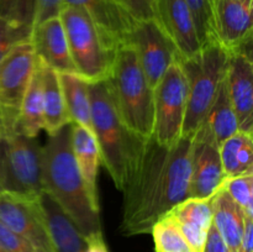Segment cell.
Listing matches in <instances>:
<instances>
[{
	"mask_svg": "<svg viewBox=\"0 0 253 252\" xmlns=\"http://www.w3.org/2000/svg\"><path fill=\"white\" fill-rule=\"evenodd\" d=\"M125 43L132 46L151 88L155 89L170 64L177 61V51L155 19L135 20Z\"/></svg>",
	"mask_w": 253,
	"mask_h": 252,
	"instance_id": "obj_10",
	"label": "cell"
},
{
	"mask_svg": "<svg viewBox=\"0 0 253 252\" xmlns=\"http://www.w3.org/2000/svg\"><path fill=\"white\" fill-rule=\"evenodd\" d=\"M43 103H42L41 68L37 61L36 71L32 76L24 99L21 101L17 120V130L27 137H37L43 130Z\"/></svg>",
	"mask_w": 253,
	"mask_h": 252,
	"instance_id": "obj_24",
	"label": "cell"
},
{
	"mask_svg": "<svg viewBox=\"0 0 253 252\" xmlns=\"http://www.w3.org/2000/svg\"><path fill=\"white\" fill-rule=\"evenodd\" d=\"M126 131L140 137L153 132V89L148 84L132 46L124 43L114 54L106 78Z\"/></svg>",
	"mask_w": 253,
	"mask_h": 252,
	"instance_id": "obj_3",
	"label": "cell"
},
{
	"mask_svg": "<svg viewBox=\"0 0 253 252\" xmlns=\"http://www.w3.org/2000/svg\"><path fill=\"white\" fill-rule=\"evenodd\" d=\"M62 1L63 0H35L34 26L51 17L58 16L62 9Z\"/></svg>",
	"mask_w": 253,
	"mask_h": 252,
	"instance_id": "obj_33",
	"label": "cell"
},
{
	"mask_svg": "<svg viewBox=\"0 0 253 252\" xmlns=\"http://www.w3.org/2000/svg\"><path fill=\"white\" fill-rule=\"evenodd\" d=\"M0 246L6 252H39L30 242L0 221Z\"/></svg>",
	"mask_w": 253,
	"mask_h": 252,
	"instance_id": "obj_32",
	"label": "cell"
},
{
	"mask_svg": "<svg viewBox=\"0 0 253 252\" xmlns=\"http://www.w3.org/2000/svg\"><path fill=\"white\" fill-rule=\"evenodd\" d=\"M230 52L216 41L202 47L194 57L180 59L188 83L183 136L192 137L204 123L226 74Z\"/></svg>",
	"mask_w": 253,
	"mask_h": 252,
	"instance_id": "obj_4",
	"label": "cell"
},
{
	"mask_svg": "<svg viewBox=\"0 0 253 252\" xmlns=\"http://www.w3.org/2000/svg\"><path fill=\"white\" fill-rule=\"evenodd\" d=\"M30 42L37 59L43 66L53 69L57 73L77 74L59 15L34 26Z\"/></svg>",
	"mask_w": 253,
	"mask_h": 252,
	"instance_id": "obj_16",
	"label": "cell"
},
{
	"mask_svg": "<svg viewBox=\"0 0 253 252\" xmlns=\"http://www.w3.org/2000/svg\"><path fill=\"white\" fill-rule=\"evenodd\" d=\"M35 0H0V16L34 27Z\"/></svg>",
	"mask_w": 253,
	"mask_h": 252,
	"instance_id": "obj_31",
	"label": "cell"
},
{
	"mask_svg": "<svg viewBox=\"0 0 253 252\" xmlns=\"http://www.w3.org/2000/svg\"><path fill=\"white\" fill-rule=\"evenodd\" d=\"M153 19L170 40L179 59L192 58L202 49L185 0H153Z\"/></svg>",
	"mask_w": 253,
	"mask_h": 252,
	"instance_id": "obj_14",
	"label": "cell"
},
{
	"mask_svg": "<svg viewBox=\"0 0 253 252\" xmlns=\"http://www.w3.org/2000/svg\"><path fill=\"white\" fill-rule=\"evenodd\" d=\"M245 212L225 190L224 184L212 200V225L231 252H240Z\"/></svg>",
	"mask_w": 253,
	"mask_h": 252,
	"instance_id": "obj_21",
	"label": "cell"
},
{
	"mask_svg": "<svg viewBox=\"0 0 253 252\" xmlns=\"http://www.w3.org/2000/svg\"><path fill=\"white\" fill-rule=\"evenodd\" d=\"M224 188L245 214L253 216V173L226 178Z\"/></svg>",
	"mask_w": 253,
	"mask_h": 252,
	"instance_id": "obj_27",
	"label": "cell"
},
{
	"mask_svg": "<svg viewBox=\"0 0 253 252\" xmlns=\"http://www.w3.org/2000/svg\"><path fill=\"white\" fill-rule=\"evenodd\" d=\"M0 187L2 192L36 199L43 193L42 146L19 130L0 138Z\"/></svg>",
	"mask_w": 253,
	"mask_h": 252,
	"instance_id": "obj_7",
	"label": "cell"
},
{
	"mask_svg": "<svg viewBox=\"0 0 253 252\" xmlns=\"http://www.w3.org/2000/svg\"><path fill=\"white\" fill-rule=\"evenodd\" d=\"M214 195L207 198H187L168 212L177 221L192 252L204 251L208 232L212 225Z\"/></svg>",
	"mask_w": 253,
	"mask_h": 252,
	"instance_id": "obj_19",
	"label": "cell"
},
{
	"mask_svg": "<svg viewBox=\"0 0 253 252\" xmlns=\"http://www.w3.org/2000/svg\"><path fill=\"white\" fill-rule=\"evenodd\" d=\"M0 221L39 252H54L40 215L36 199L0 193Z\"/></svg>",
	"mask_w": 253,
	"mask_h": 252,
	"instance_id": "obj_13",
	"label": "cell"
},
{
	"mask_svg": "<svg viewBox=\"0 0 253 252\" xmlns=\"http://www.w3.org/2000/svg\"><path fill=\"white\" fill-rule=\"evenodd\" d=\"M251 133L241 132L237 131L235 135L225 140L224 142L219 145L220 160H221L222 170H224L225 178H232L236 175H242L241 169H240L239 161H237V155L239 150L244 142L245 137Z\"/></svg>",
	"mask_w": 253,
	"mask_h": 252,
	"instance_id": "obj_30",
	"label": "cell"
},
{
	"mask_svg": "<svg viewBox=\"0 0 253 252\" xmlns=\"http://www.w3.org/2000/svg\"><path fill=\"white\" fill-rule=\"evenodd\" d=\"M118 2L135 20L153 19L152 0H118Z\"/></svg>",
	"mask_w": 253,
	"mask_h": 252,
	"instance_id": "obj_34",
	"label": "cell"
},
{
	"mask_svg": "<svg viewBox=\"0 0 253 252\" xmlns=\"http://www.w3.org/2000/svg\"><path fill=\"white\" fill-rule=\"evenodd\" d=\"M155 252H192L177 221L170 214L161 217L151 229Z\"/></svg>",
	"mask_w": 253,
	"mask_h": 252,
	"instance_id": "obj_26",
	"label": "cell"
},
{
	"mask_svg": "<svg viewBox=\"0 0 253 252\" xmlns=\"http://www.w3.org/2000/svg\"><path fill=\"white\" fill-rule=\"evenodd\" d=\"M39 61V59H37ZM42 79V103H43V123L47 135H53L71 124L63 93H62L59 74L53 69L43 66L39 61Z\"/></svg>",
	"mask_w": 253,
	"mask_h": 252,
	"instance_id": "obj_22",
	"label": "cell"
},
{
	"mask_svg": "<svg viewBox=\"0 0 253 252\" xmlns=\"http://www.w3.org/2000/svg\"><path fill=\"white\" fill-rule=\"evenodd\" d=\"M5 123H4V116H2V109L1 104H0V138H2L5 136Z\"/></svg>",
	"mask_w": 253,
	"mask_h": 252,
	"instance_id": "obj_38",
	"label": "cell"
},
{
	"mask_svg": "<svg viewBox=\"0 0 253 252\" xmlns=\"http://www.w3.org/2000/svg\"><path fill=\"white\" fill-rule=\"evenodd\" d=\"M32 27L0 16V61L17 44L31 40Z\"/></svg>",
	"mask_w": 253,
	"mask_h": 252,
	"instance_id": "obj_29",
	"label": "cell"
},
{
	"mask_svg": "<svg viewBox=\"0 0 253 252\" xmlns=\"http://www.w3.org/2000/svg\"><path fill=\"white\" fill-rule=\"evenodd\" d=\"M63 5L83 9L115 49L125 43L135 22L118 0H63Z\"/></svg>",
	"mask_w": 253,
	"mask_h": 252,
	"instance_id": "obj_17",
	"label": "cell"
},
{
	"mask_svg": "<svg viewBox=\"0 0 253 252\" xmlns=\"http://www.w3.org/2000/svg\"><path fill=\"white\" fill-rule=\"evenodd\" d=\"M187 103V77L178 58L153 89L152 136L160 145L173 146L183 137Z\"/></svg>",
	"mask_w": 253,
	"mask_h": 252,
	"instance_id": "obj_8",
	"label": "cell"
},
{
	"mask_svg": "<svg viewBox=\"0 0 253 252\" xmlns=\"http://www.w3.org/2000/svg\"><path fill=\"white\" fill-rule=\"evenodd\" d=\"M152 2H153V0H152Z\"/></svg>",
	"mask_w": 253,
	"mask_h": 252,
	"instance_id": "obj_41",
	"label": "cell"
},
{
	"mask_svg": "<svg viewBox=\"0 0 253 252\" xmlns=\"http://www.w3.org/2000/svg\"><path fill=\"white\" fill-rule=\"evenodd\" d=\"M85 240L86 247L83 252H109L103 234L88 237Z\"/></svg>",
	"mask_w": 253,
	"mask_h": 252,
	"instance_id": "obj_37",
	"label": "cell"
},
{
	"mask_svg": "<svg viewBox=\"0 0 253 252\" xmlns=\"http://www.w3.org/2000/svg\"><path fill=\"white\" fill-rule=\"evenodd\" d=\"M204 121L210 127L219 145L239 131L236 114H235L234 106L230 100L225 78L222 79L221 84H220L214 103H212Z\"/></svg>",
	"mask_w": 253,
	"mask_h": 252,
	"instance_id": "obj_25",
	"label": "cell"
},
{
	"mask_svg": "<svg viewBox=\"0 0 253 252\" xmlns=\"http://www.w3.org/2000/svg\"><path fill=\"white\" fill-rule=\"evenodd\" d=\"M71 58L78 76L89 83L108 78L116 49L83 9L63 5L59 11Z\"/></svg>",
	"mask_w": 253,
	"mask_h": 252,
	"instance_id": "obj_5",
	"label": "cell"
},
{
	"mask_svg": "<svg viewBox=\"0 0 253 252\" xmlns=\"http://www.w3.org/2000/svg\"><path fill=\"white\" fill-rule=\"evenodd\" d=\"M0 193H2V189H1V187H0Z\"/></svg>",
	"mask_w": 253,
	"mask_h": 252,
	"instance_id": "obj_40",
	"label": "cell"
},
{
	"mask_svg": "<svg viewBox=\"0 0 253 252\" xmlns=\"http://www.w3.org/2000/svg\"><path fill=\"white\" fill-rule=\"evenodd\" d=\"M37 67L31 42L20 43L0 61V104L5 135L17 130L20 106Z\"/></svg>",
	"mask_w": 253,
	"mask_h": 252,
	"instance_id": "obj_9",
	"label": "cell"
},
{
	"mask_svg": "<svg viewBox=\"0 0 253 252\" xmlns=\"http://www.w3.org/2000/svg\"><path fill=\"white\" fill-rule=\"evenodd\" d=\"M58 74L71 124H77L93 133L89 82L76 73Z\"/></svg>",
	"mask_w": 253,
	"mask_h": 252,
	"instance_id": "obj_23",
	"label": "cell"
},
{
	"mask_svg": "<svg viewBox=\"0 0 253 252\" xmlns=\"http://www.w3.org/2000/svg\"><path fill=\"white\" fill-rule=\"evenodd\" d=\"M240 252H253V216L245 214Z\"/></svg>",
	"mask_w": 253,
	"mask_h": 252,
	"instance_id": "obj_36",
	"label": "cell"
},
{
	"mask_svg": "<svg viewBox=\"0 0 253 252\" xmlns=\"http://www.w3.org/2000/svg\"><path fill=\"white\" fill-rule=\"evenodd\" d=\"M212 1L214 0H185L192 12L198 39L202 47L215 41L211 22Z\"/></svg>",
	"mask_w": 253,
	"mask_h": 252,
	"instance_id": "obj_28",
	"label": "cell"
},
{
	"mask_svg": "<svg viewBox=\"0 0 253 252\" xmlns=\"http://www.w3.org/2000/svg\"><path fill=\"white\" fill-rule=\"evenodd\" d=\"M0 252H6V251H5V250H4V249H2V247H1V246H0Z\"/></svg>",
	"mask_w": 253,
	"mask_h": 252,
	"instance_id": "obj_39",
	"label": "cell"
},
{
	"mask_svg": "<svg viewBox=\"0 0 253 252\" xmlns=\"http://www.w3.org/2000/svg\"><path fill=\"white\" fill-rule=\"evenodd\" d=\"M71 145L74 160L85 183L89 197L95 207L100 208L98 193V172L101 160L95 137L86 128L77 124H71Z\"/></svg>",
	"mask_w": 253,
	"mask_h": 252,
	"instance_id": "obj_20",
	"label": "cell"
},
{
	"mask_svg": "<svg viewBox=\"0 0 253 252\" xmlns=\"http://www.w3.org/2000/svg\"><path fill=\"white\" fill-rule=\"evenodd\" d=\"M225 179L219 143L204 121L192 136L189 198H207L215 194Z\"/></svg>",
	"mask_w": 253,
	"mask_h": 252,
	"instance_id": "obj_11",
	"label": "cell"
},
{
	"mask_svg": "<svg viewBox=\"0 0 253 252\" xmlns=\"http://www.w3.org/2000/svg\"><path fill=\"white\" fill-rule=\"evenodd\" d=\"M192 137L162 146L151 137L126 135L123 220L125 236L150 234L153 225L189 198Z\"/></svg>",
	"mask_w": 253,
	"mask_h": 252,
	"instance_id": "obj_1",
	"label": "cell"
},
{
	"mask_svg": "<svg viewBox=\"0 0 253 252\" xmlns=\"http://www.w3.org/2000/svg\"><path fill=\"white\" fill-rule=\"evenodd\" d=\"M203 252H231V250L227 247V245L221 239L219 232L216 231L214 225H211L209 232H208L207 242H205V247Z\"/></svg>",
	"mask_w": 253,
	"mask_h": 252,
	"instance_id": "obj_35",
	"label": "cell"
},
{
	"mask_svg": "<svg viewBox=\"0 0 253 252\" xmlns=\"http://www.w3.org/2000/svg\"><path fill=\"white\" fill-rule=\"evenodd\" d=\"M226 86L239 124V131L253 133V64L245 49L230 53Z\"/></svg>",
	"mask_w": 253,
	"mask_h": 252,
	"instance_id": "obj_15",
	"label": "cell"
},
{
	"mask_svg": "<svg viewBox=\"0 0 253 252\" xmlns=\"http://www.w3.org/2000/svg\"><path fill=\"white\" fill-rule=\"evenodd\" d=\"M37 207L54 252H83L85 250V237L47 193L43 192L37 198Z\"/></svg>",
	"mask_w": 253,
	"mask_h": 252,
	"instance_id": "obj_18",
	"label": "cell"
},
{
	"mask_svg": "<svg viewBox=\"0 0 253 252\" xmlns=\"http://www.w3.org/2000/svg\"><path fill=\"white\" fill-rule=\"evenodd\" d=\"M93 135L100 151L101 165L121 190L125 172L126 135L108 81L89 83Z\"/></svg>",
	"mask_w": 253,
	"mask_h": 252,
	"instance_id": "obj_6",
	"label": "cell"
},
{
	"mask_svg": "<svg viewBox=\"0 0 253 252\" xmlns=\"http://www.w3.org/2000/svg\"><path fill=\"white\" fill-rule=\"evenodd\" d=\"M42 185L73 220L85 239L103 234L100 208L89 197L71 145V124L48 136L42 146Z\"/></svg>",
	"mask_w": 253,
	"mask_h": 252,
	"instance_id": "obj_2",
	"label": "cell"
},
{
	"mask_svg": "<svg viewBox=\"0 0 253 252\" xmlns=\"http://www.w3.org/2000/svg\"><path fill=\"white\" fill-rule=\"evenodd\" d=\"M253 0H214L212 35L217 43L232 53L245 49L252 39Z\"/></svg>",
	"mask_w": 253,
	"mask_h": 252,
	"instance_id": "obj_12",
	"label": "cell"
}]
</instances>
